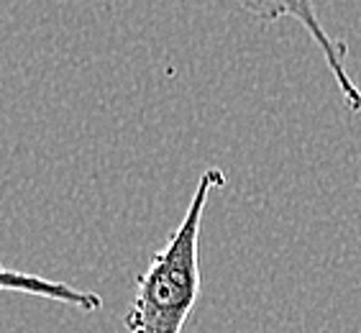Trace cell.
<instances>
[{
    "instance_id": "1",
    "label": "cell",
    "mask_w": 361,
    "mask_h": 333,
    "mask_svg": "<svg viewBox=\"0 0 361 333\" xmlns=\"http://www.w3.org/2000/svg\"><path fill=\"white\" fill-rule=\"evenodd\" d=\"M226 185L221 166H208L197 180L180 226L169 234L136 279V295L123 318L126 333H182L200 298V223L213 190Z\"/></svg>"
},
{
    "instance_id": "2",
    "label": "cell",
    "mask_w": 361,
    "mask_h": 333,
    "mask_svg": "<svg viewBox=\"0 0 361 333\" xmlns=\"http://www.w3.org/2000/svg\"><path fill=\"white\" fill-rule=\"evenodd\" d=\"M238 6L262 23L279 21V18H295L298 23L305 26V31L310 34V39L315 42V47L320 49V54L326 59L331 77L336 80V87L341 90V97L351 113H361V90L356 87V83L351 80L346 70V56L348 47L338 39L328 34L320 16L315 11V0H236Z\"/></svg>"
},
{
    "instance_id": "3",
    "label": "cell",
    "mask_w": 361,
    "mask_h": 333,
    "mask_svg": "<svg viewBox=\"0 0 361 333\" xmlns=\"http://www.w3.org/2000/svg\"><path fill=\"white\" fill-rule=\"evenodd\" d=\"M0 292H23V295H34V298L51 300V303L80 308L85 313L103 308V298L95 295V292L77 290V287H70L67 282H54V279L39 277V274L3 270V267H0Z\"/></svg>"
}]
</instances>
